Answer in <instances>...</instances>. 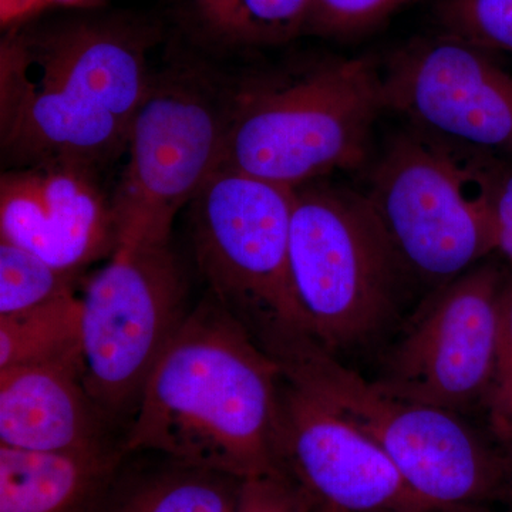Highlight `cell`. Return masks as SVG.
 Segmentation results:
<instances>
[{"mask_svg":"<svg viewBox=\"0 0 512 512\" xmlns=\"http://www.w3.org/2000/svg\"><path fill=\"white\" fill-rule=\"evenodd\" d=\"M146 29L107 20L18 28L0 45V147L10 168L99 170L126 153L153 77Z\"/></svg>","mask_w":512,"mask_h":512,"instance_id":"obj_1","label":"cell"},{"mask_svg":"<svg viewBox=\"0 0 512 512\" xmlns=\"http://www.w3.org/2000/svg\"><path fill=\"white\" fill-rule=\"evenodd\" d=\"M281 382L278 363L210 293L148 376L121 447L238 480L279 473Z\"/></svg>","mask_w":512,"mask_h":512,"instance_id":"obj_2","label":"cell"},{"mask_svg":"<svg viewBox=\"0 0 512 512\" xmlns=\"http://www.w3.org/2000/svg\"><path fill=\"white\" fill-rule=\"evenodd\" d=\"M383 111L372 56H315L255 74L232 94L220 167L292 190L359 170Z\"/></svg>","mask_w":512,"mask_h":512,"instance_id":"obj_3","label":"cell"},{"mask_svg":"<svg viewBox=\"0 0 512 512\" xmlns=\"http://www.w3.org/2000/svg\"><path fill=\"white\" fill-rule=\"evenodd\" d=\"M282 376L308 390L375 441L407 484L443 512L512 505V464L460 414L392 396L342 365L305 330L258 339Z\"/></svg>","mask_w":512,"mask_h":512,"instance_id":"obj_4","label":"cell"},{"mask_svg":"<svg viewBox=\"0 0 512 512\" xmlns=\"http://www.w3.org/2000/svg\"><path fill=\"white\" fill-rule=\"evenodd\" d=\"M288 262L309 335L335 355L383 328L409 276L363 192L318 181L295 190Z\"/></svg>","mask_w":512,"mask_h":512,"instance_id":"obj_5","label":"cell"},{"mask_svg":"<svg viewBox=\"0 0 512 512\" xmlns=\"http://www.w3.org/2000/svg\"><path fill=\"white\" fill-rule=\"evenodd\" d=\"M407 275L439 286L495 251L476 151L412 126L390 138L363 192Z\"/></svg>","mask_w":512,"mask_h":512,"instance_id":"obj_6","label":"cell"},{"mask_svg":"<svg viewBox=\"0 0 512 512\" xmlns=\"http://www.w3.org/2000/svg\"><path fill=\"white\" fill-rule=\"evenodd\" d=\"M80 301L84 386L113 426L130 423L148 376L190 312L170 241L121 242L87 279Z\"/></svg>","mask_w":512,"mask_h":512,"instance_id":"obj_7","label":"cell"},{"mask_svg":"<svg viewBox=\"0 0 512 512\" xmlns=\"http://www.w3.org/2000/svg\"><path fill=\"white\" fill-rule=\"evenodd\" d=\"M295 190L220 167L191 201L195 258L210 293L256 338L305 330L289 281Z\"/></svg>","mask_w":512,"mask_h":512,"instance_id":"obj_8","label":"cell"},{"mask_svg":"<svg viewBox=\"0 0 512 512\" xmlns=\"http://www.w3.org/2000/svg\"><path fill=\"white\" fill-rule=\"evenodd\" d=\"M232 94L222 96L197 72L153 77L128 134L119 190L111 198L120 244L170 241L175 215L220 168Z\"/></svg>","mask_w":512,"mask_h":512,"instance_id":"obj_9","label":"cell"},{"mask_svg":"<svg viewBox=\"0 0 512 512\" xmlns=\"http://www.w3.org/2000/svg\"><path fill=\"white\" fill-rule=\"evenodd\" d=\"M504 285L497 266L477 265L439 286L387 356L377 386L456 414L485 403Z\"/></svg>","mask_w":512,"mask_h":512,"instance_id":"obj_10","label":"cell"},{"mask_svg":"<svg viewBox=\"0 0 512 512\" xmlns=\"http://www.w3.org/2000/svg\"><path fill=\"white\" fill-rule=\"evenodd\" d=\"M495 56L446 33L414 40L382 63L384 109L430 136L512 161V73Z\"/></svg>","mask_w":512,"mask_h":512,"instance_id":"obj_11","label":"cell"},{"mask_svg":"<svg viewBox=\"0 0 512 512\" xmlns=\"http://www.w3.org/2000/svg\"><path fill=\"white\" fill-rule=\"evenodd\" d=\"M276 463L313 512H443L407 484L375 441L284 376Z\"/></svg>","mask_w":512,"mask_h":512,"instance_id":"obj_12","label":"cell"},{"mask_svg":"<svg viewBox=\"0 0 512 512\" xmlns=\"http://www.w3.org/2000/svg\"><path fill=\"white\" fill-rule=\"evenodd\" d=\"M0 241L80 275L120 244L113 200L96 171L70 164L10 168L0 180Z\"/></svg>","mask_w":512,"mask_h":512,"instance_id":"obj_13","label":"cell"},{"mask_svg":"<svg viewBox=\"0 0 512 512\" xmlns=\"http://www.w3.org/2000/svg\"><path fill=\"white\" fill-rule=\"evenodd\" d=\"M92 399L82 359L0 369V446L46 453L121 446Z\"/></svg>","mask_w":512,"mask_h":512,"instance_id":"obj_14","label":"cell"},{"mask_svg":"<svg viewBox=\"0 0 512 512\" xmlns=\"http://www.w3.org/2000/svg\"><path fill=\"white\" fill-rule=\"evenodd\" d=\"M123 447L46 453L0 446V512H90Z\"/></svg>","mask_w":512,"mask_h":512,"instance_id":"obj_15","label":"cell"},{"mask_svg":"<svg viewBox=\"0 0 512 512\" xmlns=\"http://www.w3.org/2000/svg\"><path fill=\"white\" fill-rule=\"evenodd\" d=\"M239 484L157 454H127L90 512H238Z\"/></svg>","mask_w":512,"mask_h":512,"instance_id":"obj_16","label":"cell"},{"mask_svg":"<svg viewBox=\"0 0 512 512\" xmlns=\"http://www.w3.org/2000/svg\"><path fill=\"white\" fill-rule=\"evenodd\" d=\"M76 359H82V301L76 291L0 315V369Z\"/></svg>","mask_w":512,"mask_h":512,"instance_id":"obj_17","label":"cell"},{"mask_svg":"<svg viewBox=\"0 0 512 512\" xmlns=\"http://www.w3.org/2000/svg\"><path fill=\"white\" fill-rule=\"evenodd\" d=\"M312 0H192L195 20L214 42L228 47L284 43L302 33Z\"/></svg>","mask_w":512,"mask_h":512,"instance_id":"obj_18","label":"cell"},{"mask_svg":"<svg viewBox=\"0 0 512 512\" xmlns=\"http://www.w3.org/2000/svg\"><path fill=\"white\" fill-rule=\"evenodd\" d=\"M77 278L32 252L0 241V315L28 311L76 291Z\"/></svg>","mask_w":512,"mask_h":512,"instance_id":"obj_19","label":"cell"},{"mask_svg":"<svg viewBox=\"0 0 512 512\" xmlns=\"http://www.w3.org/2000/svg\"><path fill=\"white\" fill-rule=\"evenodd\" d=\"M437 19L446 35L512 56V0H441Z\"/></svg>","mask_w":512,"mask_h":512,"instance_id":"obj_20","label":"cell"},{"mask_svg":"<svg viewBox=\"0 0 512 512\" xmlns=\"http://www.w3.org/2000/svg\"><path fill=\"white\" fill-rule=\"evenodd\" d=\"M413 0H312L302 33L352 39L382 25Z\"/></svg>","mask_w":512,"mask_h":512,"instance_id":"obj_21","label":"cell"},{"mask_svg":"<svg viewBox=\"0 0 512 512\" xmlns=\"http://www.w3.org/2000/svg\"><path fill=\"white\" fill-rule=\"evenodd\" d=\"M485 404L491 430L504 448L512 440V276L501 295L494 376Z\"/></svg>","mask_w":512,"mask_h":512,"instance_id":"obj_22","label":"cell"},{"mask_svg":"<svg viewBox=\"0 0 512 512\" xmlns=\"http://www.w3.org/2000/svg\"><path fill=\"white\" fill-rule=\"evenodd\" d=\"M476 164L493 217L495 251L512 265V161L476 151Z\"/></svg>","mask_w":512,"mask_h":512,"instance_id":"obj_23","label":"cell"},{"mask_svg":"<svg viewBox=\"0 0 512 512\" xmlns=\"http://www.w3.org/2000/svg\"><path fill=\"white\" fill-rule=\"evenodd\" d=\"M238 512H313V508L288 477L276 473L241 480Z\"/></svg>","mask_w":512,"mask_h":512,"instance_id":"obj_24","label":"cell"},{"mask_svg":"<svg viewBox=\"0 0 512 512\" xmlns=\"http://www.w3.org/2000/svg\"><path fill=\"white\" fill-rule=\"evenodd\" d=\"M43 0H0L3 26H15L42 12Z\"/></svg>","mask_w":512,"mask_h":512,"instance_id":"obj_25","label":"cell"},{"mask_svg":"<svg viewBox=\"0 0 512 512\" xmlns=\"http://www.w3.org/2000/svg\"><path fill=\"white\" fill-rule=\"evenodd\" d=\"M106 0H43V10L49 8H92Z\"/></svg>","mask_w":512,"mask_h":512,"instance_id":"obj_26","label":"cell"},{"mask_svg":"<svg viewBox=\"0 0 512 512\" xmlns=\"http://www.w3.org/2000/svg\"><path fill=\"white\" fill-rule=\"evenodd\" d=\"M456 512H512L511 507L495 508V510H481V511H456Z\"/></svg>","mask_w":512,"mask_h":512,"instance_id":"obj_27","label":"cell"},{"mask_svg":"<svg viewBox=\"0 0 512 512\" xmlns=\"http://www.w3.org/2000/svg\"><path fill=\"white\" fill-rule=\"evenodd\" d=\"M505 454H507L508 458H510L511 464H512V440L510 443L507 444V446L504 447Z\"/></svg>","mask_w":512,"mask_h":512,"instance_id":"obj_28","label":"cell"}]
</instances>
